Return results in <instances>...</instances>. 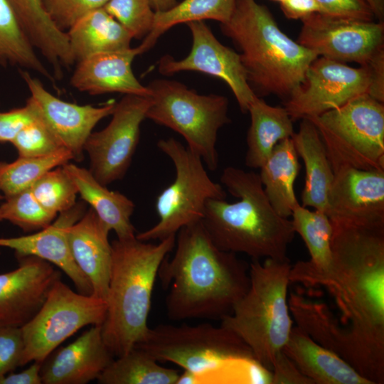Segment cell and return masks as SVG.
I'll return each mask as SVG.
<instances>
[{"mask_svg": "<svg viewBox=\"0 0 384 384\" xmlns=\"http://www.w3.org/2000/svg\"><path fill=\"white\" fill-rule=\"evenodd\" d=\"M221 30L240 49L249 84L262 95H275L284 102L319 57L286 35L269 9L255 0H235Z\"/></svg>", "mask_w": 384, "mask_h": 384, "instance_id": "5", "label": "cell"}, {"mask_svg": "<svg viewBox=\"0 0 384 384\" xmlns=\"http://www.w3.org/2000/svg\"><path fill=\"white\" fill-rule=\"evenodd\" d=\"M288 305L298 328L351 365V352L346 331L326 303L292 292Z\"/></svg>", "mask_w": 384, "mask_h": 384, "instance_id": "27", "label": "cell"}, {"mask_svg": "<svg viewBox=\"0 0 384 384\" xmlns=\"http://www.w3.org/2000/svg\"><path fill=\"white\" fill-rule=\"evenodd\" d=\"M36 49L51 65L55 77L60 78L62 66L75 62L67 33L53 21L42 0H6Z\"/></svg>", "mask_w": 384, "mask_h": 384, "instance_id": "24", "label": "cell"}, {"mask_svg": "<svg viewBox=\"0 0 384 384\" xmlns=\"http://www.w3.org/2000/svg\"><path fill=\"white\" fill-rule=\"evenodd\" d=\"M157 146L172 161L176 177L156 198L159 222L136 234L141 241L176 235L183 227L202 220L208 200L227 196L223 186L209 177L200 156L174 138L159 140Z\"/></svg>", "mask_w": 384, "mask_h": 384, "instance_id": "10", "label": "cell"}, {"mask_svg": "<svg viewBox=\"0 0 384 384\" xmlns=\"http://www.w3.org/2000/svg\"><path fill=\"white\" fill-rule=\"evenodd\" d=\"M316 127L334 173L343 168L384 170V105L365 94L306 118Z\"/></svg>", "mask_w": 384, "mask_h": 384, "instance_id": "9", "label": "cell"}, {"mask_svg": "<svg viewBox=\"0 0 384 384\" xmlns=\"http://www.w3.org/2000/svg\"><path fill=\"white\" fill-rule=\"evenodd\" d=\"M74 159L66 149L41 157L18 156L12 162L0 161V192L11 196L31 188L48 171Z\"/></svg>", "mask_w": 384, "mask_h": 384, "instance_id": "35", "label": "cell"}, {"mask_svg": "<svg viewBox=\"0 0 384 384\" xmlns=\"http://www.w3.org/2000/svg\"><path fill=\"white\" fill-rule=\"evenodd\" d=\"M247 112L251 123L247 135L245 165L260 169L279 142L292 137L293 120L285 107L270 105L257 95L250 102Z\"/></svg>", "mask_w": 384, "mask_h": 384, "instance_id": "29", "label": "cell"}, {"mask_svg": "<svg viewBox=\"0 0 384 384\" xmlns=\"http://www.w3.org/2000/svg\"><path fill=\"white\" fill-rule=\"evenodd\" d=\"M235 0H183L172 8L156 11L151 31L141 44L145 51L171 27L182 23L210 19L227 22L233 11Z\"/></svg>", "mask_w": 384, "mask_h": 384, "instance_id": "33", "label": "cell"}, {"mask_svg": "<svg viewBox=\"0 0 384 384\" xmlns=\"http://www.w3.org/2000/svg\"><path fill=\"white\" fill-rule=\"evenodd\" d=\"M283 352L314 384H371L351 365L292 326Z\"/></svg>", "mask_w": 384, "mask_h": 384, "instance_id": "23", "label": "cell"}, {"mask_svg": "<svg viewBox=\"0 0 384 384\" xmlns=\"http://www.w3.org/2000/svg\"><path fill=\"white\" fill-rule=\"evenodd\" d=\"M3 195L1 194V193L0 192V201L3 198ZM1 217H0V221H1Z\"/></svg>", "mask_w": 384, "mask_h": 384, "instance_id": "50", "label": "cell"}, {"mask_svg": "<svg viewBox=\"0 0 384 384\" xmlns=\"http://www.w3.org/2000/svg\"><path fill=\"white\" fill-rule=\"evenodd\" d=\"M21 77L30 92L27 100L36 110L40 119L70 151L74 160L82 159L85 142L97 124L111 115L116 102L111 100L103 106L80 105L64 101L48 92L40 80L28 71Z\"/></svg>", "mask_w": 384, "mask_h": 384, "instance_id": "17", "label": "cell"}, {"mask_svg": "<svg viewBox=\"0 0 384 384\" xmlns=\"http://www.w3.org/2000/svg\"><path fill=\"white\" fill-rule=\"evenodd\" d=\"M11 144L23 157L45 156L65 149L40 118L21 131Z\"/></svg>", "mask_w": 384, "mask_h": 384, "instance_id": "39", "label": "cell"}, {"mask_svg": "<svg viewBox=\"0 0 384 384\" xmlns=\"http://www.w3.org/2000/svg\"><path fill=\"white\" fill-rule=\"evenodd\" d=\"M150 1L155 12L168 10L177 4L176 0H150Z\"/></svg>", "mask_w": 384, "mask_h": 384, "instance_id": "49", "label": "cell"}, {"mask_svg": "<svg viewBox=\"0 0 384 384\" xmlns=\"http://www.w3.org/2000/svg\"><path fill=\"white\" fill-rule=\"evenodd\" d=\"M102 334L92 326L73 343L57 348L41 363L43 384H85L97 380L114 360Z\"/></svg>", "mask_w": 384, "mask_h": 384, "instance_id": "20", "label": "cell"}, {"mask_svg": "<svg viewBox=\"0 0 384 384\" xmlns=\"http://www.w3.org/2000/svg\"><path fill=\"white\" fill-rule=\"evenodd\" d=\"M220 180L238 201H207L201 223L215 245L252 260H287L288 246L295 235L292 220L274 210L259 174L228 166Z\"/></svg>", "mask_w": 384, "mask_h": 384, "instance_id": "3", "label": "cell"}, {"mask_svg": "<svg viewBox=\"0 0 384 384\" xmlns=\"http://www.w3.org/2000/svg\"><path fill=\"white\" fill-rule=\"evenodd\" d=\"M109 0H42L53 21L61 30L69 29L90 12L103 8Z\"/></svg>", "mask_w": 384, "mask_h": 384, "instance_id": "40", "label": "cell"}, {"mask_svg": "<svg viewBox=\"0 0 384 384\" xmlns=\"http://www.w3.org/2000/svg\"><path fill=\"white\" fill-rule=\"evenodd\" d=\"M292 223L309 252L310 260L299 261L292 265L291 283H299L302 279L328 271L332 261L331 238L333 225L323 211H311L298 204L292 211Z\"/></svg>", "mask_w": 384, "mask_h": 384, "instance_id": "28", "label": "cell"}, {"mask_svg": "<svg viewBox=\"0 0 384 384\" xmlns=\"http://www.w3.org/2000/svg\"><path fill=\"white\" fill-rule=\"evenodd\" d=\"M17 258L16 269L0 274V324L21 327L39 310L60 273L38 257Z\"/></svg>", "mask_w": 384, "mask_h": 384, "instance_id": "18", "label": "cell"}, {"mask_svg": "<svg viewBox=\"0 0 384 384\" xmlns=\"http://www.w3.org/2000/svg\"><path fill=\"white\" fill-rule=\"evenodd\" d=\"M321 14L363 21H373L375 17L365 0H315Z\"/></svg>", "mask_w": 384, "mask_h": 384, "instance_id": "43", "label": "cell"}, {"mask_svg": "<svg viewBox=\"0 0 384 384\" xmlns=\"http://www.w3.org/2000/svg\"><path fill=\"white\" fill-rule=\"evenodd\" d=\"M159 362L173 363L183 369L176 384L247 383L256 361L250 348L222 326L159 324L149 328L136 345Z\"/></svg>", "mask_w": 384, "mask_h": 384, "instance_id": "6", "label": "cell"}, {"mask_svg": "<svg viewBox=\"0 0 384 384\" xmlns=\"http://www.w3.org/2000/svg\"><path fill=\"white\" fill-rule=\"evenodd\" d=\"M284 15L291 19H302L314 14L321 13L315 0H283L279 3Z\"/></svg>", "mask_w": 384, "mask_h": 384, "instance_id": "46", "label": "cell"}, {"mask_svg": "<svg viewBox=\"0 0 384 384\" xmlns=\"http://www.w3.org/2000/svg\"><path fill=\"white\" fill-rule=\"evenodd\" d=\"M144 53L136 48L92 55L79 62L70 85L92 95L110 92L151 97V91L136 78L132 69L134 58Z\"/></svg>", "mask_w": 384, "mask_h": 384, "instance_id": "21", "label": "cell"}, {"mask_svg": "<svg viewBox=\"0 0 384 384\" xmlns=\"http://www.w3.org/2000/svg\"><path fill=\"white\" fill-rule=\"evenodd\" d=\"M57 216L41 206L31 188L6 197L5 201L0 205L1 220H8L26 232L46 228Z\"/></svg>", "mask_w": 384, "mask_h": 384, "instance_id": "37", "label": "cell"}, {"mask_svg": "<svg viewBox=\"0 0 384 384\" xmlns=\"http://www.w3.org/2000/svg\"><path fill=\"white\" fill-rule=\"evenodd\" d=\"M23 350L21 327L0 324V378L21 366Z\"/></svg>", "mask_w": 384, "mask_h": 384, "instance_id": "41", "label": "cell"}, {"mask_svg": "<svg viewBox=\"0 0 384 384\" xmlns=\"http://www.w3.org/2000/svg\"><path fill=\"white\" fill-rule=\"evenodd\" d=\"M368 65L370 72V86L368 95L376 100L384 102V49L379 51Z\"/></svg>", "mask_w": 384, "mask_h": 384, "instance_id": "45", "label": "cell"}, {"mask_svg": "<svg viewBox=\"0 0 384 384\" xmlns=\"http://www.w3.org/2000/svg\"><path fill=\"white\" fill-rule=\"evenodd\" d=\"M298 156L305 166V182L302 206L311 207L326 213L328 194L334 173L325 146L315 125L302 119L299 130L292 137Z\"/></svg>", "mask_w": 384, "mask_h": 384, "instance_id": "25", "label": "cell"}, {"mask_svg": "<svg viewBox=\"0 0 384 384\" xmlns=\"http://www.w3.org/2000/svg\"><path fill=\"white\" fill-rule=\"evenodd\" d=\"M41 363L33 361L28 368L19 373L10 372L0 378V384H41Z\"/></svg>", "mask_w": 384, "mask_h": 384, "instance_id": "47", "label": "cell"}, {"mask_svg": "<svg viewBox=\"0 0 384 384\" xmlns=\"http://www.w3.org/2000/svg\"><path fill=\"white\" fill-rule=\"evenodd\" d=\"M298 42L316 55L367 65L384 49L383 21L311 14L302 19Z\"/></svg>", "mask_w": 384, "mask_h": 384, "instance_id": "14", "label": "cell"}, {"mask_svg": "<svg viewBox=\"0 0 384 384\" xmlns=\"http://www.w3.org/2000/svg\"><path fill=\"white\" fill-rule=\"evenodd\" d=\"M272 1H278V2H282L283 0H272Z\"/></svg>", "mask_w": 384, "mask_h": 384, "instance_id": "51", "label": "cell"}, {"mask_svg": "<svg viewBox=\"0 0 384 384\" xmlns=\"http://www.w3.org/2000/svg\"><path fill=\"white\" fill-rule=\"evenodd\" d=\"M31 189L41 206L57 215L75 205L78 193L75 183L63 166L46 172Z\"/></svg>", "mask_w": 384, "mask_h": 384, "instance_id": "36", "label": "cell"}, {"mask_svg": "<svg viewBox=\"0 0 384 384\" xmlns=\"http://www.w3.org/2000/svg\"><path fill=\"white\" fill-rule=\"evenodd\" d=\"M6 0H0V65H14L53 81Z\"/></svg>", "mask_w": 384, "mask_h": 384, "instance_id": "34", "label": "cell"}, {"mask_svg": "<svg viewBox=\"0 0 384 384\" xmlns=\"http://www.w3.org/2000/svg\"><path fill=\"white\" fill-rule=\"evenodd\" d=\"M85 213L83 203H76L63 212L46 228L20 237L0 238V247L15 251L16 257L34 256L61 269L73 282L79 293L92 294L89 279L75 264L68 238V228Z\"/></svg>", "mask_w": 384, "mask_h": 384, "instance_id": "19", "label": "cell"}, {"mask_svg": "<svg viewBox=\"0 0 384 384\" xmlns=\"http://www.w3.org/2000/svg\"><path fill=\"white\" fill-rule=\"evenodd\" d=\"M332 225L329 269L299 284L328 291L348 337L351 366L371 384H383L384 228Z\"/></svg>", "mask_w": 384, "mask_h": 384, "instance_id": "1", "label": "cell"}, {"mask_svg": "<svg viewBox=\"0 0 384 384\" xmlns=\"http://www.w3.org/2000/svg\"><path fill=\"white\" fill-rule=\"evenodd\" d=\"M368 65L353 68L319 56L309 65L304 80L284 102L293 121L318 116L362 95H368Z\"/></svg>", "mask_w": 384, "mask_h": 384, "instance_id": "13", "label": "cell"}, {"mask_svg": "<svg viewBox=\"0 0 384 384\" xmlns=\"http://www.w3.org/2000/svg\"><path fill=\"white\" fill-rule=\"evenodd\" d=\"M187 25L192 36L190 53L181 60L164 55L158 63L159 71L167 75L196 71L218 78L230 87L242 112L247 113L256 94L249 84L240 54L223 45L203 21Z\"/></svg>", "mask_w": 384, "mask_h": 384, "instance_id": "15", "label": "cell"}, {"mask_svg": "<svg viewBox=\"0 0 384 384\" xmlns=\"http://www.w3.org/2000/svg\"><path fill=\"white\" fill-rule=\"evenodd\" d=\"M147 87L152 103L146 118L178 133L209 170H216L218 132L230 122L228 100L220 95L198 94L175 80L156 79Z\"/></svg>", "mask_w": 384, "mask_h": 384, "instance_id": "8", "label": "cell"}, {"mask_svg": "<svg viewBox=\"0 0 384 384\" xmlns=\"http://www.w3.org/2000/svg\"><path fill=\"white\" fill-rule=\"evenodd\" d=\"M298 156L292 139H285L275 146L260 168L259 176L270 204L286 218L299 204L294 189L299 170Z\"/></svg>", "mask_w": 384, "mask_h": 384, "instance_id": "31", "label": "cell"}, {"mask_svg": "<svg viewBox=\"0 0 384 384\" xmlns=\"http://www.w3.org/2000/svg\"><path fill=\"white\" fill-rule=\"evenodd\" d=\"M291 267L289 259L252 260L247 292L220 320V326L241 338L270 372L293 326L288 305Z\"/></svg>", "mask_w": 384, "mask_h": 384, "instance_id": "7", "label": "cell"}, {"mask_svg": "<svg viewBox=\"0 0 384 384\" xmlns=\"http://www.w3.org/2000/svg\"><path fill=\"white\" fill-rule=\"evenodd\" d=\"M271 384H314L283 352L277 356L271 370Z\"/></svg>", "mask_w": 384, "mask_h": 384, "instance_id": "44", "label": "cell"}, {"mask_svg": "<svg viewBox=\"0 0 384 384\" xmlns=\"http://www.w3.org/2000/svg\"><path fill=\"white\" fill-rule=\"evenodd\" d=\"M370 6L375 17L379 21H383L384 17V0H365Z\"/></svg>", "mask_w": 384, "mask_h": 384, "instance_id": "48", "label": "cell"}, {"mask_svg": "<svg viewBox=\"0 0 384 384\" xmlns=\"http://www.w3.org/2000/svg\"><path fill=\"white\" fill-rule=\"evenodd\" d=\"M103 9L133 38L146 37L153 28L155 11L150 0H109Z\"/></svg>", "mask_w": 384, "mask_h": 384, "instance_id": "38", "label": "cell"}, {"mask_svg": "<svg viewBox=\"0 0 384 384\" xmlns=\"http://www.w3.org/2000/svg\"><path fill=\"white\" fill-rule=\"evenodd\" d=\"M33 105L26 101L23 107L0 112V142H12L17 134L38 119Z\"/></svg>", "mask_w": 384, "mask_h": 384, "instance_id": "42", "label": "cell"}, {"mask_svg": "<svg viewBox=\"0 0 384 384\" xmlns=\"http://www.w3.org/2000/svg\"><path fill=\"white\" fill-rule=\"evenodd\" d=\"M151 103V97L125 95L116 103L107 126L88 137L84 151L90 158L89 170L102 184L107 186L124 176Z\"/></svg>", "mask_w": 384, "mask_h": 384, "instance_id": "12", "label": "cell"}, {"mask_svg": "<svg viewBox=\"0 0 384 384\" xmlns=\"http://www.w3.org/2000/svg\"><path fill=\"white\" fill-rule=\"evenodd\" d=\"M110 232L91 208L68 230L69 246L75 264L89 279L92 295L105 302L112 263Z\"/></svg>", "mask_w": 384, "mask_h": 384, "instance_id": "22", "label": "cell"}, {"mask_svg": "<svg viewBox=\"0 0 384 384\" xmlns=\"http://www.w3.org/2000/svg\"><path fill=\"white\" fill-rule=\"evenodd\" d=\"M174 247L158 272L162 287L169 289V319L220 321L230 314L249 288V265L216 246L201 220L181 228Z\"/></svg>", "mask_w": 384, "mask_h": 384, "instance_id": "2", "label": "cell"}, {"mask_svg": "<svg viewBox=\"0 0 384 384\" xmlns=\"http://www.w3.org/2000/svg\"><path fill=\"white\" fill-rule=\"evenodd\" d=\"M73 178L81 198L87 203L107 228L117 239L136 237L131 223L134 203L119 191H110L100 183L89 169L71 163L63 165Z\"/></svg>", "mask_w": 384, "mask_h": 384, "instance_id": "26", "label": "cell"}, {"mask_svg": "<svg viewBox=\"0 0 384 384\" xmlns=\"http://www.w3.org/2000/svg\"><path fill=\"white\" fill-rule=\"evenodd\" d=\"M106 311L104 299L74 292L60 279L56 280L39 310L21 326L24 342L21 366L43 362L80 329L102 325Z\"/></svg>", "mask_w": 384, "mask_h": 384, "instance_id": "11", "label": "cell"}, {"mask_svg": "<svg viewBox=\"0 0 384 384\" xmlns=\"http://www.w3.org/2000/svg\"><path fill=\"white\" fill-rule=\"evenodd\" d=\"M75 61L92 55L130 48V33L103 8L77 21L66 32Z\"/></svg>", "mask_w": 384, "mask_h": 384, "instance_id": "30", "label": "cell"}, {"mask_svg": "<svg viewBox=\"0 0 384 384\" xmlns=\"http://www.w3.org/2000/svg\"><path fill=\"white\" fill-rule=\"evenodd\" d=\"M179 373L164 367L144 348L135 346L117 357L97 379L101 384H176Z\"/></svg>", "mask_w": 384, "mask_h": 384, "instance_id": "32", "label": "cell"}, {"mask_svg": "<svg viewBox=\"0 0 384 384\" xmlns=\"http://www.w3.org/2000/svg\"><path fill=\"white\" fill-rule=\"evenodd\" d=\"M326 214L334 224L384 228V170L343 168L334 173Z\"/></svg>", "mask_w": 384, "mask_h": 384, "instance_id": "16", "label": "cell"}, {"mask_svg": "<svg viewBox=\"0 0 384 384\" xmlns=\"http://www.w3.org/2000/svg\"><path fill=\"white\" fill-rule=\"evenodd\" d=\"M176 235L157 244L136 237L112 241V263L102 324L103 339L115 357L146 338L154 283L161 264L174 248Z\"/></svg>", "mask_w": 384, "mask_h": 384, "instance_id": "4", "label": "cell"}]
</instances>
